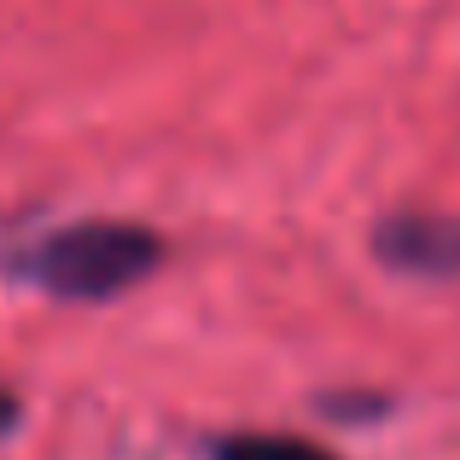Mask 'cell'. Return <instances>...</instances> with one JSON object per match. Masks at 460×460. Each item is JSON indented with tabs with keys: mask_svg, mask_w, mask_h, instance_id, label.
I'll list each match as a JSON object with an SVG mask.
<instances>
[{
	"mask_svg": "<svg viewBox=\"0 0 460 460\" xmlns=\"http://www.w3.org/2000/svg\"><path fill=\"white\" fill-rule=\"evenodd\" d=\"M169 257V239L135 216H70L58 227L30 234L6 257L18 280L58 304H111V297L146 286Z\"/></svg>",
	"mask_w": 460,
	"mask_h": 460,
	"instance_id": "cell-1",
	"label": "cell"
},
{
	"mask_svg": "<svg viewBox=\"0 0 460 460\" xmlns=\"http://www.w3.org/2000/svg\"><path fill=\"white\" fill-rule=\"evenodd\" d=\"M373 257L408 280H460V216L443 210H385L373 222Z\"/></svg>",
	"mask_w": 460,
	"mask_h": 460,
	"instance_id": "cell-2",
	"label": "cell"
},
{
	"mask_svg": "<svg viewBox=\"0 0 460 460\" xmlns=\"http://www.w3.org/2000/svg\"><path fill=\"white\" fill-rule=\"evenodd\" d=\"M210 460H344L326 443L297 438V431H222V438L204 443Z\"/></svg>",
	"mask_w": 460,
	"mask_h": 460,
	"instance_id": "cell-3",
	"label": "cell"
},
{
	"mask_svg": "<svg viewBox=\"0 0 460 460\" xmlns=\"http://www.w3.org/2000/svg\"><path fill=\"white\" fill-rule=\"evenodd\" d=\"M18 426H23V402H18V391H6V385H0V443H6Z\"/></svg>",
	"mask_w": 460,
	"mask_h": 460,
	"instance_id": "cell-4",
	"label": "cell"
}]
</instances>
